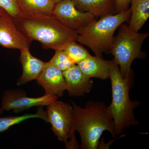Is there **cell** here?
Masks as SVG:
<instances>
[{
    "mask_svg": "<svg viewBox=\"0 0 149 149\" xmlns=\"http://www.w3.org/2000/svg\"><path fill=\"white\" fill-rule=\"evenodd\" d=\"M53 15L67 27L76 31L97 19L90 13L78 10L72 0H63L56 4Z\"/></svg>",
    "mask_w": 149,
    "mask_h": 149,
    "instance_id": "8",
    "label": "cell"
},
{
    "mask_svg": "<svg viewBox=\"0 0 149 149\" xmlns=\"http://www.w3.org/2000/svg\"><path fill=\"white\" fill-rule=\"evenodd\" d=\"M71 102L74 111V129L80 135L81 148H98L104 131H109L116 137L114 121L104 103L89 101L81 107L72 101Z\"/></svg>",
    "mask_w": 149,
    "mask_h": 149,
    "instance_id": "2",
    "label": "cell"
},
{
    "mask_svg": "<svg viewBox=\"0 0 149 149\" xmlns=\"http://www.w3.org/2000/svg\"><path fill=\"white\" fill-rule=\"evenodd\" d=\"M20 51L19 59L23 71L21 77L17 82V85L19 86L37 80L42 71L46 63L32 56L29 49H23Z\"/></svg>",
    "mask_w": 149,
    "mask_h": 149,
    "instance_id": "12",
    "label": "cell"
},
{
    "mask_svg": "<svg viewBox=\"0 0 149 149\" xmlns=\"http://www.w3.org/2000/svg\"><path fill=\"white\" fill-rule=\"evenodd\" d=\"M64 50L76 64L91 55L85 48L77 44L76 41L69 43Z\"/></svg>",
    "mask_w": 149,
    "mask_h": 149,
    "instance_id": "18",
    "label": "cell"
},
{
    "mask_svg": "<svg viewBox=\"0 0 149 149\" xmlns=\"http://www.w3.org/2000/svg\"><path fill=\"white\" fill-rule=\"evenodd\" d=\"M49 62L62 71L76 64L64 50L55 51L54 55Z\"/></svg>",
    "mask_w": 149,
    "mask_h": 149,
    "instance_id": "19",
    "label": "cell"
},
{
    "mask_svg": "<svg viewBox=\"0 0 149 149\" xmlns=\"http://www.w3.org/2000/svg\"><path fill=\"white\" fill-rule=\"evenodd\" d=\"M43 106L38 107L35 113H26L22 116H9L0 117V133L8 130L13 125H17L29 118H39L47 122V111L43 109Z\"/></svg>",
    "mask_w": 149,
    "mask_h": 149,
    "instance_id": "17",
    "label": "cell"
},
{
    "mask_svg": "<svg viewBox=\"0 0 149 149\" xmlns=\"http://www.w3.org/2000/svg\"><path fill=\"white\" fill-rule=\"evenodd\" d=\"M36 80L37 83L45 89V95L60 97L63 96L66 91L63 71L49 62L45 63L42 71Z\"/></svg>",
    "mask_w": 149,
    "mask_h": 149,
    "instance_id": "10",
    "label": "cell"
},
{
    "mask_svg": "<svg viewBox=\"0 0 149 149\" xmlns=\"http://www.w3.org/2000/svg\"><path fill=\"white\" fill-rule=\"evenodd\" d=\"M58 99L57 96L46 95L38 97H30L22 90L9 89L3 93L1 107L4 111L12 110L18 113L34 107L47 106Z\"/></svg>",
    "mask_w": 149,
    "mask_h": 149,
    "instance_id": "7",
    "label": "cell"
},
{
    "mask_svg": "<svg viewBox=\"0 0 149 149\" xmlns=\"http://www.w3.org/2000/svg\"><path fill=\"white\" fill-rule=\"evenodd\" d=\"M77 65L89 78L95 77L102 80L110 78L111 61L106 60L97 56L91 55Z\"/></svg>",
    "mask_w": 149,
    "mask_h": 149,
    "instance_id": "13",
    "label": "cell"
},
{
    "mask_svg": "<svg viewBox=\"0 0 149 149\" xmlns=\"http://www.w3.org/2000/svg\"><path fill=\"white\" fill-rule=\"evenodd\" d=\"M4 11H5V10L3 8H1L0 7V14L2 13Z\"/></svg>",
    "mask_w": 149,
    "mask_h": 149,
    "instance_id": "24",
    "label": "cell"
},
{
    "mask_svg": "<svg viewBox=\"0 0 149 149\" xmlns=\"http://www.w3.org/2000/svg\"><path fill=\"white\" fill-rule=\"evenodd\" d=\"M149 35V33L134 32L125 23L118 27L110 54L114 57L113 59L118 65L123 77H126L131 72L134 60L145 58L146 54L142 51V47Z\"/></svg>",
    "mask_w": 149,
    "mask_h": 149,
    "instance_id": "5",
    "label": "cell"
},
{
    "mask_svg": "<svg viewBox=\"0 0 149 149\" xmlns=\"http://www.w3.org/2000/svg\"><path fill=\"white\" fill-rule=\"evenodd\" d=\"M131 16L128 27L138 32L149 17V0H130Z\"/></svg>",
    "mask_w": 149,
    "mask_h": 149,
    "instance_id": "15",
    "label": "cell"
},
{
    "mask_svg": "<svg viewBox=\"0 0 149 149\" xmlns=\"http://www.w3.org/2000/svg\"><path fill=\"white\" fill-rule=\"evenodd\" d=\"M3 111L4 110L1 107H0V115L3 114Z\"/></svg>",
    "mask_w": 149,
    "mask_h": 149,
    "instance_id": "23",
    "label": "cell"
},
{
    "mask_svg": "<svg viewBox=\"0 0 149 149\" xmlns=\"http://www.w3.org/2000/svg\"><path fill=\"white\" fill-rule=\"evenodd\" d=\"M31 42L18 29L10 15L5 11L0 14V45L21 50L29 49Z\"/></svg>",
    "mask_w": 149,
    "mask_h": 149,
    "instance_id": "9",
    "label": "cell"
},
{
    "mask_svg": "<svg viewBox=\"0 0 149 149\" xmlns=\"http://www.w3.org/2000/svg\"><path fill=\"white\" fill-rule=\"evenodd\" d=\"M117 13L125 11L130 8V0H115Z\"/></svg>",
    "mask_w": 149,
    "mask_h": 149,
    "instance_id": "21",
    "label": "cell"
},
{
    "mask_svg": "<svg viewBox=\"0 0 149 149\" xmlns=\"http://www.w3.org/2000/svg\"><path fill=\"white\" fill-rule=\"evenodd\" d=\"M20 15L53 14L55 4L51 0H16Z\"/></svg>",
    "mask_w": 149,
    "mask_h": 149,
    "instance_id": "16",
    "label": "cell"
},
{
    "mask_svg": "<svg viewBox=\"0 0 149 149\" xmlns=\"http://www.w3.org/2000/svg\"><path fill=\"white\" fill-rule=\"evenodd\" d=\"M78 10L88 12L97 18L117 13L115 0H72Z\"/></svg>",
    "mask_w": 149,
    "mask_h": 149,
    "instance_id": "14",
    "label": "cell"
},
{
    "mask_svg": "<svg viewBox=\"0 0 149 149\" xmlns=\"http://www.w3.org/2000/svg\"><path fill=\"white\" fill-rule=\"evenodd\" d=\"M13 19L30 41L40 42L45 49L63 50L76 41L77 31L67 27L53 14L20 15Z\"/></svg>",
    "mask_w": 149,
    "mask_h": 149,
    "instance_id": "1",
    "label": "cell"
},
{
    "mask_svg": "<svg viewBox=\"0 0 149 149\" xmlns=\"http://www.w3.org/2000/svg\"><path fill=\"white\" fill-rule=\"evenodd\" d=\"M131 13L130 8L125 11L100 17L77 31L76 42L90 48L95 56L102 57L104 53L110 54L115 32L121 24L129 21Z\"/></svg>",
    "mask_w": 149,
    "mask_h": 149,
    "instance_id": "4",
    "label": "cell"
},
{
    "mask_svg": "<svg viewBox=\"0 0 149 149\" xmlns=\"http://www.w3.org/2000/svg\"><path fill=\"white\" fill-rule=\"evenodd\" d=\"M66 91L70 97H81L91 92L93 82L81 71L77 64H74L63 71Z\"/></svg>",
    "mask_w": 149,
    "mask_h": 149,
    "instance_id": "11",
    "label": "cell"
},
{
    "mask_svg": "<svg viewBox=\"0 0 149 149\" xmlns=\"http://www.w3.org/2000/svg\"><path fill=\"white\" fill-rule=\"evenodd\" d=\"M47 122L52 125L51 130L59 141L65 143L66 147L70 141L75 139L72 105L57 100L47 106Z\"/></svg>",
    "mask_w": 149,
    "mask_h": 149,
    "instance_id": "6",
    "label": "cell"
},
{
    "mask_svg": "<svg viewBox=\"0 0 149 149\" xmlns=\"http://www.w3.org/2000/svg\"><path fill=\"white\" fill-rule=\"evenodd\" d=\"M55 4L57 3L60 2L61 1H63V0H51Z\"/></svg>",
    "mask_w": 149,
    "mask_h": 149,
    "instance_id": "22",
    "label": "cell"
},
{
    "mask_svg": "<svg viewBox=\"0 0 149 149\" xmlns=\"http://www.w3.org/2000/svg\"><path fill=\"white\" fill-rule=\"evenodd\" d=\"M134 73L131 70L125 77L120 74L119 66L114 59L111 61L110 75L112 89V101L108 107L112 116L117 136L125 129L139 125L134 110L141 104L138 100H132L129 92L134 85Z\"/></svg>",
    "mask_w": 149,
    "mask_h": 149,
    "instance_id": "3",
    "label": "cell"
},
{
    "mask_svg": "<svg viewBox=\"0 0 149 149\" xmlns=\"http://www.w3.org/2000/svg\"><path fill=\"white\" fill-rule=\"evenodd\" d=\"M0 7L13 18H16L20 15L16 0H0Z\"/></svg>",
    "mask_w": 149,
    "mask_h": 149,
    "instance_id": "20",
    "label": "cell"
}]
</instances>
